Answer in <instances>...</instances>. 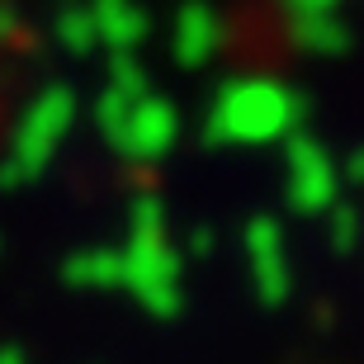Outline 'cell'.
<instances>
[{
	"mask_svg": "<svg viewBox=\"0 0 364 364\" xmlns=\"http://www.w3.org/2000/svg\"><path fill=\"white\" fill-rule=\"evenodd\" d=\"M123 260H128L123 284L142 298V308H151L156 317H171V312L180 308V256H176V246L166 242L161 208H156L151 199L137 203L133 242H128Z\"/></svg>",
	"mask_w": 364,
	"mask_h": 364,
	"instance_id": "6da1fadb",
	"label": "cell"
},
{
	"mask_svg": "<svg viewBox=\"0 0 364 364\" xmlns=\"http://www.w3.org/2000/svg\"><path fill=\"white\" fill-rule=\"evenodd\" d=\"M284 123H289V105H284L279 90H265V85L242 90L228 105V114H223V128H228L232 137H246V142L284 133Z\"/></svg>",
	"mask_w": 364,
	"mask_h": 364,
	"instance_id": "7a4b0ae2",
	"label": "cell"
},
{
	"mask_svg": "<svg viewBox=\"0 0 364 364\" xmlns=\"http://www.w3.org/2000/svg\"><path fill=\"white\" fill-rule=\"evenodd\" d=\"M251 260H256V279L265 298H284V284H289V260H284V242L274 223H256L251 228Z\"/></svg>",
	"mask_w": 364,
	"mask_h": 364,
	"instance_id": "3957f363",
	"label": "cell"
},
{
	"mask_svg": "<svg viewBox=\"0 0 364 364\" xmlns=\"http://www.w3.org/2000/svg\"><path fill=\"white\" fill-rule=\"evenodd\" d=\"M331 166L317 147L298 142L294 147V203L298 208H326L331 203Z\"/></svg>",
	"mask_w": 364,
	"mask_h": 364,
	"instance_id": "277c9868",
	"label": "cell"
},
{
	"mask_svg": "<svg viewBox=\"0 0 364 364\" xmlns=\"http://www.w3.org/2000/svg\"><path fill=\"white\" fill-rule=\"evenodd\" d=\"M67 274H71V284H123L128 260L114 246H95V251H81V256L71 260Z\"/></svg>",
	"mask_w": 364,
	"mask_h": 364,
	"instance_id": "5b68a950",
	"label": "cell"
},
{
	"mask_svg": "<svg viewBox=\"0 0 364 364\" xmlns=\"http://www.w3.org/2000/svg\"><path fill=\"white\" fill-rule=\"evenodd\" d=\"M171 142V114L166 109H142L133 123V133H123V147L137 151V156H151Z\"/></svg>",
	"mask_w": 364,
	"mask_h": 364,
	"instance_id": "8992f818",
	"label": "cell"
},
{
	"mask_svg": "<svg viewBox=\"0 0 364 364\" xmlns=\"http://www.w3.org/2000/svg\"><path fill=\"white\" fill-rule=\"evenodd\" d=\"M0 364H24V355L19 350H0Z\"/></svg>",
	"mask_w": 364,
	"mask_h": 364,
	"instance_id": "52a82bcc",
	"label": "cell"
}]
</instances>
